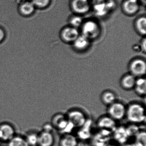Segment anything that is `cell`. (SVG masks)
I'll use <instances>...</instances> for the list:
<instances>
[{
  "mask_svg": "<svg viewBox=\"0 0 146 146\" xmlns=\"http://www.w3.org/2000/svg\"><path fill=\"white\" fill-rule=\"evenodd\" d=\"M72 7L73 10L78 13H84L89 9V5L87 0H74Z\"/></svg>",
  "mask_w": 146,
  "mask_h": 146,
  "instance_id": "cell-15",
  "label": "cell"
},
{
  "mask_svg": "<svg viewBox=\"0 0 146 146\" xmlns=\"http://www.w3.org/2000/svg\"><path fill=\"white\" fill-rule=\"evenodd\" d=\"M123 10L126 14L133 15L139 9V5L136 0H126L123 6Z\"/></svg>",
  "mask_w": 146,
  "mask_h": 146,
  "instance_id": "cell-13",
  "label": "cell"
},
{
  "mask_svg": "<svg viewBox=\"0 0 146 146\" xmlns=\"http://www.w3.org/2000/svg\"><path fill=\"white\" fill-rule=\"evenodd\" d=\"M51 0H32V3L35 7L45 8L50 4Z\"/></svg>",
  "mask_w": 146,
  "mask_h": 146,
  "instance_id": "cell-22",
  "label": "cell"
},
{
  "mask_svg": "<svg viewBox=\"0 0 146 146\" xmlns=\"http://www.w3.org/2000/svg\"><path fill=\"white\" fill-rule=\"evenodd\" d=\"M15 126L9 122L0 123V140L2 142L7 143L17 134Z\"/></svg>",
  "mask_w": 146,
  "mask_h": 146,
  "instance_id": "cell-5",
  "label": "cell"
},
{
  "mask_svg": "<svg viewBox=\"0 0 146 146\" xmlns=\"http://www.w3.org/2000/svg\"><path fill=\"white\" fill-rule=\"evenodd\" d=\"M5 36V32L1 28H0V42L4 40Z\"/></svg>",
  "mask_w": 146,
  "mask_h": 146,
  "instance_id": "cell-25",
  "label": "cell"
},
{
  "mask_svg": "<svg viewBox=\"0 0 146 146\" xmlns=\"http://www.w3.org/2000/svg\"><path fill=\"white\" fill-rule=\"evenodd\" d=\"M89 40L84 36H79L74 42V47L76 49L80 51L87 49L90 44Z\"/></svg>",
  "mask_w": 146,
  "mask_h": 146,
  "instance_id": "cell-19",
  "label": "cell"
},
{
  "mask_svg": "<svg viewBox=\"0 0 146 146\" xmlns=\"http://www.w3.org/2000/svg\"><path fill=\"white\" fill-rule=\"evenodd\" d=\"M7 143V146H29L24 135L17 134Z\"/></svg>",
  "mask_w": 146,
  "mask_h": 146,
  "instance_id": "cell-17",
  "label": "cell"
},
{
  "mask_svg": "<svg viewBox=\"0 0 146 146\" xmlns=\"http://www.w3.org/2000/svg\"><path fill=\"white\" fill-rule=\"evenodd\" d=\"M55 137L53 132L39 131L38 146H53Z\"/></svg>",
  "mask_w": 146,
  "mask_h": 146,
  "instance_id": "cell-9",
  "label": "cell"
},
{
  "mask_svg": "<svg viewBox=\"0 0 146 146\" xmlns=\"http://www.w3.org/2000/svg\"><path fill=\"white\" fill-rule=\"evenodd\" d=\"M67 120L74 127H81L86 122V117L82 111L78 109L69 111L66 115Z\"/></svg>",
  "mask_w": 146,
  "mask_h": 146,
  "instance_id": "cell-4",
  "label": "cell"
},
{
  "mask_svg": "<svg viewBox=\"0 0 146 146\" xmlns=\"http://www.w3.org/2000/svg\"><path fill=\"white\" fill-rule=\"evenodd\" d=\"M62 40L66 42H74L79 36V32L76 28L68 27L63 29L60 34Z\"/></svg>",
  "mask_w": 146,
  "mask_h": 146,
  "instance_id": "cell-8",
  "label": "cell"
},
{
  "mask_svg": "<svg viewBox=\"0 0 146 146\" xmlns=\"http://www.w3.org/2000/svg\"><path fill=\"white\" fill-rule=\"evenodd\" d=\"M125 117L131 123H141L146 119L145 107L139 102H132L126 106Z\"/></svg>",
  "mask_w": 146,
  "mask_h": 146,
  "instance_id": "cell-1",
  "label": "cell"
},
{
  "mask_svg": "<svg viewBox=\"0 0 146 146\" xmlns=\"http://www.w3.org/2000/svg\"><path fill=\"white\" fill-rule=\"evenodd\" d=\"M129 73L136 78L144 76L146 72V64L142 59L136 58L131 60L128 65Z\"/></svg>",
  "mask_w": 146,
  "mask_h": 146,
  "instance_id": "cell-3",
  "label": "cell"
},
{
  "mask_svg": "<svg viewBox=\"0 0 146 146\" xmlns=\"http://www.w3.org/2000/svg\"><path fill=\"white\" fill-rule=\"evenodd\" d=\"M133 90L138 96L145 97L146 93V81L145 78L143 77L137 78Z\"/></svg>",
  "mask_w": 146,
  "mask_h": 146,
  "instance_id": "cell-12",
  "label": "cell"
},
{
  "mask_svg": "<svg viewBox=\"0 0 146 146\" xmlns=\"http://www.w3.org/2000/svg\"><path fill=\"white\" fill-rule=\"evenodd\" d=\"M136 28L141 35L146 34V20L145 17L140 18L136 22Z\"/></svg>",
  "mask_w": 146,
  "mask_h": 146,
  "instance_id": "cell-21",
  "label": "cell"
},
{
  "mask_svg": "<svg viewBox=\"0 0 146 146\" xmlns=\"http://www.w3.org/2000/svg\"><path fill=\"white\" fill-rule=\"evenodd\" d=\"M81 22H82V20L81 18L78 17L74 18L72 20V24L75 26L74 28H75V26H78L81 23Z\"/></svg>",
  "mask_w": 146,
  "mask_h": 146,
  "instance_id": "cell-24",
  "label": "cell"
},
{
  "mask_svg": "<svg viewBox=\"0 0 146 146\" xmlns=\"http://www.w3.org/2000/svg\"><path fill=\"white\" fill-rule=\"evenodd\" d=\"M100 99L102 102L107 107L117 101L115 93L110 90L103 91L101 95Z\"/></svg>",
  "mask_w": 146,
  "mask_h": 146,
  "instance_id": "cell-14",
  "label": "cell"
},
{
  "mask_svg": "<svg viewBox=\"0 0 146 146\" xmlns=\"http://www.w3.org/2000/svg\"><path fill=\"white\" fill-rule=\"evenodd\" d=\"M54 128L51 123H45L42 127L41 131H47V132H53Z\"/></svg>",
  "mask_w": 146,
  "mask_h": 146,
  "instance_id": "cell-23",
  "label": "cell"
},
{
  "mask_svg": "<svg viewBox=\"0 0 146 146\" xmlns=\"http://www.w3.org/2000/svg\"><path fill=\"white\" fill-rule=\"evenodd\" d=\"M2 142L1 141V140H0V146H1V144H2Z\"/></svg>",
  "mask_w": 146,
  "mask_h": 146,
  "instance_id": "cell-26",
  "label": "cell"
},
{
  "mask_svg": "<svg viewBox=\"0 0 146 146\" xmlns=\"http://www.w3.org/2000/svg\"><path fill=\"white\" fill-rule=\"evenodd\" d=\"M39 131L35 130L29 131L24 135L29 146H38Z\"/></svg>",
  "mask_w": 146,
  "mask_h": 146,
  "instance_id": "cell-16",
  "label": "cell"
},
{
  "mask_svg": "<svg viewBox=\"0 0 146 146\" xmlns=\"http://www.w3.org/2000/svg\"><path fill=\"white\" fill-rule=\"evenodd\" d=\"M83 35L89 40L94 39L98 36L100 33V29L98 25L95 22L89 21L83 25L82 28Z\"/></svg>",
  "mask_w": 146,
  "mask_h": 146,
  "instance_id": "cell-7",
  "label": "cell"
},
{
  "mask_svg": "<svg viewBox=\"0 0 146 146\" xmlns=\"http://www.w3.org/2000/svg\"><path fill=\"white\" fill-rule=\"evenodd\" d=\"M137 78L130 73H126L122 76L119 81V84L123 89L125 90H133Z\"/></svg>",
  "mask_w": 146,
  "mask_h": 146,
  "instance_id": "cell-10",
  "label": "cell"
},
{
  "mask_svg": "<svg viewBox=\"0 0 146 146\" xmlns=\"http://www.w3.org/2000/svg\"><path fill=\"white\" fill-rule=\"evenodd\" d=\"M115 122L114 120L112 119L109 116H107L102 117L99 120L98 123L101 128L111 129L114 127L115 125Z\"/></svg>",
  "mask_w": 146,
  "mask_h": 146,
  "instance_id": "cell-20",
  "label": "cell"
},
{
  "mask_svg": "<svg viewBox=\"0 0 146 146\" xmlns=\"http://www.w3.org/2000/svg\"><path fill=\"white\" fill-rule=\"evenodd\" d=\"M35 6L33 5L32 2H23L22 3L19 7V12L23 16H31L35 11Z\"/></svg>",
  "mask_w": 146,
  "mask_h": 146,
  "instance_id": "cell-18",
  "label": "cell"
},
{
  "mask_svg": "<svg viewBox=\"0 0 146 146\" xmlns=\"http://www.w3.org/2000/svg\"><path fill=\"white\" fill-rule=\"evenodd\" d=\"M50 123L52 125L54 129L63 133L65 131L64 134H66L67 127L70 126L73 127V125L67 120L66 115L61 113L54 114L52 117Z\"/></svg>",
  "mask_w": 146,
  "mask_h": 146,
  "instance_id": "cell-6",
  "label": "cell"
},
{
  "mask_svg": "<svg viewBox=\"0 0 146 146\" xmlns=\"http://www.w3.org/2000/svg\"><path fill=\"white\" fill-rule=\"evenodd\" d=\"M126 111V106L117 101L108 106V116L115 121L122 120L125 117Z\"/></svg>",
  "mask_w": 146,
  "mask_h": 146,
  "instance_id": "cell-2",
  "label": "cell"
},
{
  "mask_svg": "<svg viewBox=\"0 0 146 146\" xmlns=\"http://www.w3.org/2000/svg\"><path fill=\"white\" fill-rule=\"evenodd\" d=\"M78 145L76 137L70 133L63 134L59 142V146H78Z\"/></svg>",
  "mask_w": 146,
  "mask_h": 146,
  "instance_id": "cell-11",
  "label": "cell"
}]
</instances>
